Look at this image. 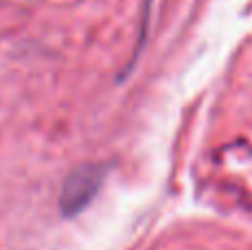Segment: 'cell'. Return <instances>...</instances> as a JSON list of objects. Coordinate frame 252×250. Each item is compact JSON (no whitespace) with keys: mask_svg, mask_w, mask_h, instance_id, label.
<instances>
[{"mask_svg":"<svg viewBox=\"0 0 252 250\" xmlns=\"http://www.w3.org/2000/svg\"><path fill=\"white\" fill-rule=\"evenodd\" d=\"M102 184V168L100 166H82L66 177L60 195V206L64 215H75L82 211Z\"/></svg>","mask_w":252,"mask_h":250,"instance_id":"obj_1","label":"cell"}]
</instances>
